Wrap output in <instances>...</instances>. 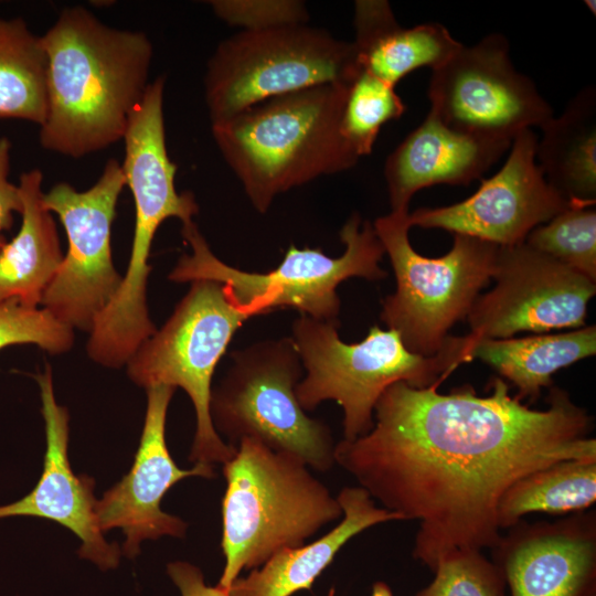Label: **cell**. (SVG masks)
<instances>
[{
    "instance_id": "cell-1",
    "label": "cell",
    "mask_w": 596,
    "mask_h": 596,
    "mask_svg": "<svg viewBox=\"0 0 596 596\" xmlns=\"http://www.w3.org/2000/svg\"><path fill=\"white\" fill-rule=\"evenodd\" d=\"M389 386L373 426L336 444V465L382 508L418 521L413 557L432 571L457 550L493 549L502 535L498 505L519 479L564 460H596L592 417L552 387L533 409L492 379L491 394L470 385Z\"/></svg>"
},
{
    "instance_id": "cell-10",
    "label": "cell",
    "mask_w": 596,
    "mask_h": 596,
    "mask_svg": "<svg viewBox=\"0 0 596 596\" xmlns=\"http://www.w3.org/2000/svg\"><path fill=\"white\" fill-rule=\"evenodd\" d=\"M360 71L352 42L295 24L244 30L222 41L204 77L211 125L269 98L327 83H349Z\"/></svg>"
},
{
    "instance_id": "cell-9",
    "label": "cell",
    "mask_w": 596,
    "mask_h": 596,
    "mask_svg": "<svg viewBox=\"0 0 596 596\" xmlns=\"http://www.w3.org/2000/svg\"><path fill=\"white\" fill-rule=\"evenodd\" d=\"M249 318L231 301L222 284L192 281L169 319L126 364L137 385L181 387L191 398L196 428L189 460L194 464L223 465L236 451L213 426L212 379L233 336Z\"/></svg>"
},
{
    "instance_id": "cell-18",
    "label": "cell",
    "mask_w": 596,
    "mask_h": 596,
    "mask_svg": "<svg viewBox=\"0 0 596 596\" xmlns=\"http://www.w3.org/2000/svg\"><path fill=\"white\" fill-rule=\"evenodd\" d=\"M163 91V76L149 83L129 117L123 138L121 168L135 202L131 253L136 257L150 255L153 237L163 221L177 217L185 224L199 212L194 195L178 193L174 185L177 164L167 151Z\"/></svg>"
},
{
    "instance_id": "cell-12",
    "label": "cell",
    "mask_w": 596,
    "mask_h": 596,
    "mask_svg": "<svg viewBox=\"0 0 596 596\" xmlns=\"http://www.w3.org/2000/svg\"><path fill=\"white\" fill-rule=\"evenodd\" d=\"M125 185L121 164L109 159L89 189L77 191L60 182L43 194L45 207L58 216L65 230L68 246L41 305L72 329L91 332L121 284L110 238Z\"/></svg>"
},
{
    "instance_id": "cell-19",
    "label": "cell",
    "mask_w": 596,
    "mask_h": 596,
    "mask_svg": "<svg viewBox=\"0 0 596 596\" xmlns=\"http://www.w3.org/2000/svg\"><path fill=\"white\" fill-rule=\"evenodd\" d=\"M511 143L460 134L428 113L385 161L391 211H408L412 196L424 188L479 179Z\"/></svg>"
},
{
    "instance_id": "cell-3",
    "label": "cell",
    "mask_w": 596,
    "mask_h": 596,
    "mask_svg": "<svg viewBox=\"0 0 596 596\" xmlns=\"http://www.w3.org/2000/svg\"><path fill=\"white\" fill-rule=\"evenodd\" d=\"M349 83L273 97L211 125L220 152L256 211L267 212L283 192L355 166L359 158L340 130Z\"/></svg>"
},
{
    "instance_id": "cell-25",
    "label": "cell",
    "mask_w": 596,
    "mask_h": 596,
    "mask_svg": "<svg viewBox=\"0 0 596 596\" xmlns=\"http://www.w3.org/2000/svg\"><path fill=\"white\" fill-rule=\"evenodd\" d=\"M46 71L41 36L21 18L0 17V119L43 124Z\"/></svg>"
},
{
    "instance_id": "cell-7",
    "label": "cell",
    "mask_w": 596,
    "mask_h": 596,
    "mask_svg": "<svg viewBox=\"0 0 596 596\" xmlns=\"http://www.w3.org/2000/svg\"><path fill=\"white\" fill-rule=\"evenodd\" d=\"M232 364L212 389L210 414L216 433L237 446L255 439L291 454L324 472L336 466L330 427L300 406L296 385L304 366L290 337L255 342L231 353Z\"/></svg>"
},
{
    "instance_id": "cell-22",
    "label": "cell",
    "mask_w": 596,
    "mask_h": 596,
    "mask_svg": "<svg viewBox=\"0 0 596 596\" xmlns=\"http://www.w3.org/2000/svg\"><path fill=\"white\" fill-rule=\"evenodd\" d=\"M42 182L39 169L20 175L22 223L0 252V302L15 299L39 307L62 263L64 254L53 215L43 202Z\"/></svg>"
},
{
    "instance_id": "cell-2",
    "label": "cell",
    "mask_w": 596,
    "mask_h": 596,
    "mask_svg": "<svg viewBox=\"0 0 596 596\" xmlns=\"http://www.w3.org/2000/svg\"><path fill=\"white\" fill-rule=\"evenodd\" d=\"M41 42L47 60L41 146L81 158L121 140L149 85L153 50L146 33L108 26L74 6Z\"/></svg>"
},
{
    "instance_id": "cell-27",
    "label": "cell",
    "mask_w": 596,
    "mask_h": 596,
    "mask_svg": "<svg viewBox=\"0 0 596 596\" xmlns=\"http://www.w3.org/2000/svg\"><path fill=\"white\" fill-rule=\"evenodd\" d=\"M404 111L405 105L394 86L360 68L348 85L340 130L360 159L371 153L382 126Z\"/></svg>"
},
{
    "instance_id": "cell-32",
    "label": "cell",
    "mask_w": 596,
    "mask_h": 596,
    "mask_svg": "<svg viewBox=\"0 0 596 596\" xmlns=\"http://www.w3.org/2000/svg\"><path fill=\"white\" fill-rule=\"evenodd\" d=\"M10 152V140L0 137V252L7 243L3 233L11 228L14 214L22 211L19 185L9 180Z\"/></svg>"
},
{
    "instance_id": "cell-23",
    "label": "cell",
    "mask_w": 596,
    "mask_h": 596,
    "mask_svg": "<svg viewBox=\"0 0 596 596\" xmlns=\"http://www.w3.org/2000/svg\"><path fill=\"white\" fill-rule=\"evenodd\" d=\"M535 159L547 183L566 200L595 203L596 92L588 86L541 128Z\"/></svg>"
},
{
    "instance_id": "cell-29",
    "label": "cell",
    "mask_w": 596,
    "mask_h": 596,
    "mask_svg": "<svg viewBox=\"0 0 596 596\" xmlns=\"http://www.w3.org/2000/svg\"><path fill=\"white\" fill-rule=\"evenodd\" d=\"M430 584L415 596H504L505 579L494 562L480 550H457L433 571Z\"/></svg>"
},
{
    "instance_id": "cell-30",
    "label": "cell",
    "mask_w": 596,
    "mask_h": 596,
    "mask_svg": "<svg viewBox=\"0 0 596 596\" xmlns=\"http://www.w3.org/2000/svg\"><path fill=\"white\" fill-rule=\"evenodd\" d=\"M73 343V329L43 307H29L15 299L0 302V350L12 344H35L60 354Z\"/></svg>"
},
{
    "instance_id": "cell-24",
    "label": "cell",
    "mask_w": 596,
    "mask_h": 596,
    "mask_svg": "<svg viewBox=\"0 0 596 596\" xmlns=\"http://www.w3.org/2000/svg\"><path fill=\"white\" fill-rule=\"evenodd\" d=\"M596 353V327L524 338L481 339L475 342L473 359L493 368L517 389L520 400L534 402L552 375Z\"/></svg>"
},
{
    "instance_id": "cell-4",
    "label": "cell",
    "mask_w": 596,
    "mask_h": 596,
    "mask_svg": "<svg viewBox=\"0 0 596 596\" xmlns=\"http://www.w3.org/2000/svg\"><path fill=\"white\" fill-rule=\"evenodd\" d=\"M221 549L225 558L216 586L228 590L245 570L276 553L304 545L342 518L337 497L298 457L243 439L223 464Z\"/></svg>"
},
{
    "instance_id": "cell-6",
    "label": "cell",
    "mask_w": 596,
    "mask_h": 596,
    "mask_svg": "<svg viewBox=\"0 0 596 596\" xmlns=\"http://www.w3.org/2000/svg\"><path fill=\"white\" fill-rule=\"evenodd\" d=\"M181 234L191 253L183 254L169 274L174 283L212 280L223 285L231 301L251 317L294 309L319 320H338V286L352 277L382 280L385 254L374 227L352 214L340 231L345 249L330 257L319 248L291 245L281 263L266 273L244 272L225 264L211 251L196 224H182Z\"/></svg>"
},
{
    "instance_id": "cell-11",
    "label": "cell",
    "mask_w": 596,
    "mask_h": 596,
    "mask_svg": "<svg viewBox=\"0 0 596 596\" xmlns=\"http://www.w3.org/2000/svg\"><path fill=\"white\" fill-rule=\"evenodd\" d=\"M430 110L449 128L471 137L512 142L522 131L542 128L553 109L533 81L517 71L509 43L492 33L464 44L432 71Z\"/></svg>"
},
{
    "instance_id": "cell-28",
    "label": "cell",
    "mask_w": 596,
    "mask_h": 596,
    "mask_svg": "<svg viewBox=\"0 0 596 596\" xmlns=\"http://www.w3.org/2000/svg\"><path fill=\"white\" fill-rule=\"evenodd\" d=\"M524 243L596 281L595 203L573 202L532 230Z\"/></svg>"
},
{
    "instance_id": "cell-33",
    "label": "cell",
    "mask_w": 596,
    "mask_h": 596,
    "mask_svg": "<svg viewBox=\"0 0 596 596\" xmlns=\"http://www.w3.org/2000/svg\"><path fill=\"white\" fill-rule=\"evenodd\" d=\"M167 573L179 588L181 596H230L228 592L219 586L205 584L202 571L188 562L169 563Z\"/></svg>"
},
{
    "instance_id": "cell-14",
    "label": "cell",
    "mask_w": 596,
    "mask_h": 596,
    "mask_svg": "<svg viewBox=\"0 0 596 596\" xmlns=\"http://www.w3.org/2000/svg\"><path fill=\"white\" fill-rule=\"evenodd\" d=\"M536 142L532 129L519 134L503 166L473 194L408 213L411 227L440 228L501 247L523 243L532 230L573 203L545 180L535 159Z\"/></svg>"
},
{
    "instance_id": "cell-16",
    "label": "cell",
    "mask_w": 596,
    "mask_h": 596,
    "mask_svg": "<svg viewBox=\"0 0 596 596\" xmlns=\"http://www.w3.org/2000/svg\"><path fill=\"white\" fill-rule=\"evenodd\" d=\"M493 551L511 596H596L595 512L520 521Z\"/></svg>"
},
{
    "instance_id": "cell-8",
    "label": "cell",
    "mask_w": 596,
    "mask_h": 596,
    "mask_svg": "<svg viewBox=\"0 0 596 596\" xmlns=\"http://www.w3.org/2000/svg\"><path fill=\"white\" fill-rule=\"evenodd\" d=\"M408 211H391L373 227L389 255L396 289L382 304L381 320L413 353L430 356L447 343L449 329L467 317L493 276L499 246L454 234L451 249L429 258L411 245Z\"/></svg>"
},
{
    "instance_id": "cell-15",
    "label": "cell",
    "mask_w": 596,
    "mask_h": 596,
    "mask_svg": "<svg viewBox=\"0 0 596 596\" xmlns=\"http://www.w3.org/2000/svg\"><path fill=\"white\" fill-rule=\"evenodd\" d=\"M175 389H147V409L134 464L123 479L97 500L95 512L102 532L119 528L125 534L124 554L132 558L143 540L163 535L184 538L188 524L164 512L160 504L171 487L189 477L214 478L213 465L196 462L181 469L169 453L166 419Z\"/></svg>"
},
{
    "instance_id": "cell-31",
    "label": "cell",
    "mask_w": 596,
    "mask_h": 596,
    "mask_svg": "<svg viewBox=\"0 0 596 596\" xmlns=\"http://www.w3.org/2000/svg\"><path fill=\"white\" fill-rule=\"evenodd\" d=\"M214 13L230 25L245 30H265L305 24L308 13L301 1L292 0H214Z\"/></svg>"
},
{
    "instance_id": "cell-20",
    "label": "cell",
    "mask_w": 596,
    "mask_h": 596,
    "mask_svg": "<svg viewBox=\"0 0 596 596\" xmlns=\"http://www.w3.org/2000/svg\"><path fill=\"white\" fill-rule=\"evenodd\" d=\"M342 510L340 522L311 543L285 549L228 588L230 596H291L311 589L315 581L333 562L339 551L369 528L402 518L375 501L366 490L344 487L337 496Z\"/></svg>"
},
{
    "instance_id": "cell-5",
    "label": "cell",
    "mask_w": 596,
    "mask_h": 596,
    "mask_svg": "<svg viewBox=\"0 0 596 596\" xmlns=\"http://www.w3.org/2000/svg\"><path fill=\"white\" fill-rule=\"evenodd\" d=\"M339 320L300 315L292 322L291 340L304 366L295 392L300 406L310 412L334 401L343 411V439L370 432L374 407L382 393L397 382L425 389L439 385L460 364L471 361L465 337H451L430 356L411 352L394 330L370 328L360 342L345 343Z\"/></svg>"
},
{
    "instance_id": "cell-26",
    "label": "cell",
    "mask_w": 596,
    "mask_h": 596,
    "mask_svg": "<svg viewBox=\"0 0 596 596\" xmlns=\"http://www.w3.org/2000/svg\"><path fill=\"white\" fill-rule=\"evenodd\" d=\"M595 500L596 460H564L514 482L499 502L498 524L512 528L533 512H581Z\"/></svg>"
},
{
    "instance_id": "cell-21",
    "label": "cell",
    "mask_w": 596,
    "mask_h": 596,
    "mask_svg": "<svg viewBox=\"0 0 596 596\" xmlns=\"http://www.w3.org/2000/svg\"><path fill=\"white\" fill-rule=\"evenodd\" d=\"M354 28L358 65L394 87L415 70L437 68L462 45L437 22L402 28L385 0L355 1Z\"/></svg>"
},
{
    "instance_id": "cell-17",
    "label": "cell",
    "mask_w": 596,
    "mask_h": 596,
    "mask_svg": "<svg viewBox=\"0 0 596 596\" xmlns=\"http://www.w3.org/2000/svg\"><path fill=\"white\" fill-rule=\"evenodd\" d=\"M40 387L42 415L45 422L46 450L42 475L31 492L22 499L0 505V519L38 517L60 523L79 538L78 554L100 570L114 568L120 549L103 536L96 518L95 481L87 475H75L71 468L68 447V412L56 403L52 370L45 366L35 375Z\"/></svg>"
},
{
    "instance_id": "cell-34",
    "label": "cell",
    "mask_w": 596,
    "mask_h": 596,
    "mask_svg": "<svg viewBox=\"0 0 596 596\" xmlns=\"http://www.w3.org/2000/svg\"><path fill=\"white\" fill-rule=\"evenodd\" d=\"M328 596H334V589H331ZM371 596H394L391 587L385 582H375L372 585Z\"/></svg>"
},
{
    "instance_id": "cell-13",
    "label": "cell",
    "mask_w": 596,
    "mask_h": 596,
    "mask_svg": "<svg viewBox=\"0 0 596 596\" xmlns=\"http://www.w3.org/2000/svg\"><path fill=\"white\" fill-rule=\"evenodd\" d=\"M493 289L478 296L467 319L473 341L585 326L596 281L524 242L499 246Z\"/></svg>"
}]
</instances>
